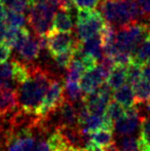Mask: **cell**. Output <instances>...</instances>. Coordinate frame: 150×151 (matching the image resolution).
<instances>
[{"label": "cell", "mask_w": 150, "mask_h": 151, "mask_svg": "<svg viewBox=\"0 0 150 151\" xmlns=\"http://www.w3.org/2000/svg\"><path fill=\"white\" fill-rule=\"evenodd\" d=\"M73 0H58V7L60 9L67 10V12H71L73 8Z\"/></svg>", "instance_id": "30"}, {"label": "cell", "mask_w": 150, "mask_h": 151, "mask_svg": "<svg viewBox=\"0 0 150 151\" xmlns=\"http://www.w3.org/2000/svg\"><path fill=\"white\" fill-rule=\"evenodd\" d=\"M6 29H7V26H6L5 22L3 20H0V42H3Z\"/></svg>", "instance_id": "32"}, {"label": "cell", "mask_w": 150, "mask_h": 151, "mask_svg": "<svg viewBox=\"0 0 150 151\" xmlns=\"http://www.w3.org/2000/svg\"><path fill=\"white\" fill-rule=\"evenodd\" d=\"M142 66L141 64L133 61L126 66V82L132 86L142 79Z\"/></svg>", "instance_id": "24"}, {"label": "cell", "mask_w": 150, "mask_h": 151, "mask_svg": "<svg viewBox=\"0 0 150 151\" xmlns=\"http://www.w3.org/2000/svg\"><path fill=\"white\" fill-rule=\"evenodd\" d=\"M100 12L105 21L117 29L142 19L136 0H103Z\"/></svg>", "instance_id": "2"}, {"label": "cell", "mask_w": 150, "mask_h": 151, "mask_svg": "<svg viewBox=\"0 0 150 151\" xmlns=\"http://www.w3.org/2000/svg\"><path fill=\"white\" fill-rule=\"evenodd\" d=\"M113 129H100L97 131L90 132V138L92 142L97 145L99 148H103L105 146H108L114 143V133Z\"/></svg>", "instance_id": "15"}, {"label": "cell", "mask_w": 150, "mask_h": 151, "mask_svg": "<svg viewBox=\"0 0 150 151\" xmlns=\"http://www.w3.org/2000/svg\"><path fill=\"white\" fill-rule=\"evenodd\" d=\"M54 75L46 69L31 64L30 75L17 90L19 109L37 114Z\"/></svg>", "instance_id": "1"}, {"label": "cell", "mask_w": 150, "mask_h": 151, "mask_svg": "<svg viewBox=\"0 0 150 151\" xmlns=\"http://www.w3.org/2000/svg\"><path fill=\"white\" fill-rule=\"evenodd\" d=\"M5 7L9 10L22 12L25 14L30 7V3L28 0H1Z\"/></svg>", "instance_id": "25"}, {"label": "cell", "mask_w": 150, "mask_h": 151, "mask_svg": "<svg viewBox=\"0 0 150 151\" xmlns=\"http://www.w3.org/2000/svg\"><path fill=\"white\" fill-rule=\"evenodd\" d=\"M79 42H80V40L78 39L77 43H76V45L73 48H70V50H65V52H60V54L52 56L54 64L56 65L57 68H59V69H66V68L68 67L70 62L74 58L75 50H76V47L79 45Z\"/></svg>", "instance_id": "20"}, {"label": "cell", "mask_w": 150, "mask_h": 151, "mask_svg": "<svg viewBox=\"0 0 150 151\" xmlns=\"http://www.w3.org/2000/svg\"><path fill=\"white\" fill-rule=\"evenodd\" d=\"M149 28V25L142 21H138L118 28L115 39L117 52H128L133 55L137 46L145 39Z\"/></svg>", "instance_id": "3"}, {"label": "cell", "mask_w": 150, "mask_h": 151, "mask_svg": "<svg viewBox=\"0 0 150 151\" xmlns=\"http://www.w3.org/2000/svg\"><path fill=\"white\" fill-rule=\"evenodd\" d=\"M66 69L67 72L65 75V80H67V81L79 82L80 78L86 71L83 63L78 58H73Z\"/></svg>", "instance_id": "16"}, {"label": "cell", "mask_w": 150, "mask_h": 151, "mask_svg": "<svg viewBox=\"0 0 150 151\" xmlns=\"http://www.w3.org/2000/svg\"><path fill=\"white\" fill-rule=\"evenodd\" d=\"M73 3L77 9H96L100 0H73Z\"/></svg>", "instance_id": "27"}, {"label": "cell", "mask_w": 150, "mask_h": 151, "mask_svg": "<svg viewBox=\"0 0 150 151\" xmlns=\"http://www.w3.org/2000/svg\"><path fill=\"white\" fill-rule=\"evenodd\" d=\"M124 114H126V108L113 99L108 104L106 111H105V116L114 123L119 118H121L122 116H124Z\"/></svg>", "instance_id": "22"}, {"label": "cell", "mask_w": 150, "mask_h": 151, "mask_svg": "<svg viewBox=\"0 0 150 151\" xmlns=\"http://www.w3.org/2000/svg\"><path fill=\"white\" fill-rule=\"evenodd\" d=\"M83 149V148H82ZM82 149H76V148H73V147H68V148H66V149H64V150H62V151H82Z\"/></svg>", "instance_id": "34"}, {"label": "cell", "mask_w": 150, "mask_h": 151, "mask_svg": "<svg viewBox=\"0 0 150 151\" xmlns=\"http://www.w3.org/2000/svg\"><path fill=\"white\" fill-rule=\"evenodd\" d=\"M106 83L112 91H116L126 82V67L121 65H115L107 77Z\"/></svg>", "instance_id": "14"}, {"label": "cell", "mask_w": 150, "mask_h": 151, "mask_svg": "<svg viewBox=\"0 0 150 151\" xmlns=\"http://www.w3.org/2000/svg\"><path fill=\"white\" fill-rule=\"evenodd\" d=\"M64 98L65 100L73 104H77L83 99V91L79 83L76 81H67L64 83Z\"/></svg>", "instance_id": "17"}, {"label": "cell", "mask_w": 150, "mask_h": 151, "mask_svg": "<svg viewBox=\"0 0 150 151\" xmlns=\"http://www.w3.org/2000/svg\"><path fill=\"white\" fill-rule=\"evenodd\" d=\"M140 139L150 147V117L141 120Z\"/></svg>", "instance_id": "26"}, {"label": "cell", "mask_w": 150, "mask_h": 151, "mask_svg": "<svg viewBox=\"0 0 150 151\" xmlns=\"http://www.w3.org/2000/svg\"><path fill=\"white\" fill-rule=\"evenodd\" d=\"M18 108L17 91L0 88V114L7 116L14 113Z\"/></svg>", "instance_id": "11"}, {"label": "cell", "mask_w": 150, "mask_h": 151, "mask_svg": "<svg viewBox=\"0 0 150 151\" xmlns=\"http://www.w3.org/2000/svg\"><path fill=\"white\" fill-rule=\"evenodd\" d=\"M145 39H146V40H148V41L150 42V29L148 30V32H147V34H146V37H145Z\"/></svg>", "instance_id": "35"}, {"label": "cell", "mask_w": 150, "mask_h": 151, "mask_svg": "<svg viewBox=\"0 0 150 151\" xmlns=\"http://www.w3.org/2000/svg\"><path fill=\"white\" fill-rule=\"evenodd\" d=\"M73 28H74V22L70 12L60 9L55 14L52 30L58 32H72Z\"/></svg>", "instance_id": "12"}, {"label": "cell", "mask_w": 150, "mask_h": 151, "mask_svg": "<svg viewBox=\"0 0 150 151\" xmlns=\"http://www.w3.org/2000/svg\"><path fill=\"white\" fill-rule=\"evenodd\" d=\"M150 58V42L144 39L133 52V61L144 65Z\"/></svg>", "instance_id": "21"}, {"label": "cell", "mask_w": 150, "mask_h": 151, "mask_svg": "<svg viewBox=\"0 0 150 151\" xmlns=\"http://www.w3.org/2000/svg\"><path fill=\"white\" fill-rule=\"evenodd\" d=\"M101 151H120V150H119V148L116 146L115 142H114V143L110 144V145L105 146V147L101 148Z\"/></svg>", "instance_id": "33"}, {"label": "cell", "mask_w": 150, "mask_h": 151, "mask_svg": "<svg viewBox=\"0 0 150 151\" xmlns=\"http://www.w3.org/2000/svg\"><path fill=\"white\" fill-rule=\"evenodd\" d=\"M142 78L150 81V65L144 64L142 66Z\"/></svg>", "instance_id": "31"}, {"label": "cell", "mask_w": 150, "mask_h": 151, "mask_svg": "<svg viewBox=\"0 0 150 151\" xmlns=\"http://www.w3.org/2000/svg\"><path fill=\"white\" fill-rule=\"evenodd\" d=\"M147 64H148V65H150V58H149V60L147 61Z\"/></svg>", "instance_id": "36"}, {"label": "cell", "mask_w": 150, "mask_h": 151, "mask_svg": "<svg viewBox=\"0 0 150 151\" xmlns=\"http://www.w3.org/2000/svg\"><path fill=\"white\" fill-rule=\"evenodd\" d=\"M79 52L83 55H88V56L93 57L98 62L100 61L104 57L102 39H101L100 33L81 41Z\"/></svg>", "instance_id": "10"}, {"label": "cell", "mask_w": 150, "mask_h": 151, "mask_svg": "<svg viewBox=\"0 0 150 151\" xmlns=\"http://www.w3.org/2000/svg\"><path fill=\"white\" fill-rule=\"evenodd\" d=\"M115 144L120 151H141L140 141L132 135L117 136Z\"/></svg>", "instance_id": "19"}, {"label": "cell", "mask_w": 150, "mask_h": 151, "mask_svg": "<svg viewBox=\"0 0 150 151\" xmlns=\"http://www.w3.org/2000/svg\"><path fill=\"white\" fill-rule=\"evenodd\" d=\"M105 24H106V21L103 18L101 12L95 9L88 19L82 22L76 23V37L80 41H83L100 33Z\"/></svg>", "instance_id": "8"}, {"label": "cell", "mask_w": 150, "mask_h": 151, "mask_svg": "<svg viewBox=\"0 0 150 151\" xmlns=\"http://www.w3.org/2000/svg\"><path fill=\"white\" fill-rule=\"evenodd\" d=\"M133 90H134L135 103L150 101V81L148 80L142 78L133 86Z\"/></svg>", "instance_id": "18"}, {"label": "cell", "mask_w": 150, "mask_h": 151, "mask_svg": "<svg viewBox=\"0 0 150 151\" xmlns=\"http://www.w3.org/2000/svg\"><path fill=\"white\" fill-rule=\"evenodd\" d=\"M32 151H52V148H50L47 139H40Z\"/></svg>", "instance_id": "29"}, {"label": "cell", "mask_w": 150, "mask_h": 151, "mask_svg": "<svg viewBox=\"0 0 150 151\" xmlns=\"http://www.w3.org/2000/svg\"><path fill=\"white\" fill-rule=\"evenodd\" d=\"M21 61L27 64H32L36 61L40 54V45L38 43L37 36H32L27 27H22L20 39H19L17 45L14 46Z\"/></svg>", "instance_id": "6"}, {"label": "cell", "mask_w": 150, "mask_h": 151, "mask_svg": "<svg viewBox=\"0 0 150 151\" xmlns=\"http://www.w3.org/2000/svg\"><path fill=\"white\" fill-rule=\"evenodd\" d=\"M57 7L58 6L52 3H37L30 5L27 21L34 34L45 35L52 30Z\"/></svg>", "instance_id": "4"}, {"label": "cell", "mask_w": 150, "mask_h": 151, "mask_svg": "<svg viewBox=\"0 0 150 151\" xmlns=\"http://www.w3.org/2000/svg\"><path fill=\"white\" fill-rule=\"evenodd\" d=\"M6 26L12 27V28H21L24 27L26 24V17L22 12H14V10L7 9L6 12V16L4 19Z\"/></svg>", "instance_id": "23"}, {"label": "cell", "mask_w": 150, "mask_h": 151, "mask_svg": "<svg viewBox=\"0 0 150 151\" xmlns=\"http://www.w3.org/2000/svg\"><path fill=\"white\" fill-rule=\"evenodd\" d=\"M47 36V50L50 56L60 54L65 50L73 48L78 39L71 32H58L50 30L46 34Z\"/></svg>", "instance_id": "7"}, {"label": "cell", "mask_w": 150, "mask_h": 151, "mask_svg": "<svg viewBox=\"0 0 150 151\" xmlns=\"http://www.w3.org/2000/svg\"><path fill=\"white\" fill-rule=\"evenodd\" d=\"M113 100L121 104L126 109L135 105V97L133 86L130 83H124L113 93Z\"/></svg>", "instance_id": "13"}, {"label": "cell", "mask_w": 150, "mask_h": 151, "mask_svg": "<svg viewBox=\"0 0 150 151\" xmlns=\"http://www.w3.org/2000/svg\"><path fill=\"white\" fill-rule=\"evenodd\" d=\"M64 83L65 78H63V76L52 77L37 115L40 117H45L61 105L64 100Z\"/></svg>", "instance_id": "5"}, {"label": "cell", "mask_w": 150, "mask_h": 151, "mask_svg": "<svg viewBox=\"0 0 150 151\" xmlns=\"http://www.w3.org/2000/svg\"><path fill=\"white\" fill-rule=\"evenodd\" d=\"M11 55V47L4 42H0V64H3L8 61Z\"/></svg>", "instance_id": "28"}, {"label": "cell", "mask_w": 150, "mask_h": 151, "mask_svg": "<svg viewBox=\"0 0 150 151\" xmlns=\"http://www.w3.org/2000/svg\"><path fill=\"white\" fill-rule=\"evenodd\" d=\"M141 124V118L138 114L136 107H132L126 109V114L119 118L114 123V132L117 136L133 135L138 129Z\"/></svg>", "instance_id": "9"}]
</instances>
